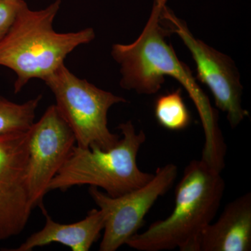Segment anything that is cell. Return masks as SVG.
<instances>
[{"label": "cell", "instance_id": "8", "mask_svg": "<svg viewBox=\"0 0 251 251\" xmlns=\"http://www.w3.org/2000/svg\"><path fill=\"white\" fill-rule=\"evenodd\" d=\"M76 144L75 135L55 105L29 129L27 184L33 208L43 206L48 187Z\"/></svg>", "mask_w": 251, "mask_h": 251}, {"label": "cell", "instance_id": "11", "mask_svg": "<svg viewBox=\"0 0 251 251\" xmlns=\"http://www.w3.org/2000/svg\"><path fill=\"white\" fill-rule=\"evenodd\" d=\"M43 213L46 217L44 227L31 234L20 247L8 251H30L36 247L57 243L73 251H88L105 227V215L100 209H92L85 219L72 224H59L46 210Z\"/></svg>", "mask_w": 251, "mask_h": 251}, {"label": "cell", "instance_id": "3", "mask_svg": "<svg viewBox=\"0 0 251 251\" xmlns=\"http://www.w3.org/2000/svg\"><path fill=\"white\" fill-rule=\"evenodd\" d=\"M60 4V0H56L39 11L29 9L25 4L0 41V66L16 74L15 93L33 79L45 80L64 64L73 50L95 38L92 28L69 33L54 30V20Z\"/></svg>", "mask_w": 251, "mask_h": 251}, {"label": "cell", "instance_id": "5", "mask_svg": "<svg viewBox=\"0 0 251 251\" xmlns=\"http://www.w3.org/2000/svg\"><path fill=\"white\" fill-rule=\"evenodd\" d=\"M44 82L54 94L59 113L74 132L77 146L108 150L118 143L120 136L108 128V113L112 105L126 103L125 98L79 78L64 64Z\"/></svg>", "mask_w": 251, "mask_h": 251}, {"label": "cell", "instance_id": "9", "mask_svg": "<svg viewBox=\"0 0 251 251\" xmlns=\"http://www.w3.org/2000/svg\"><path fill=\"white\" fill-rule=\"evenodd\" d=\"M29 138V130L0 135V242L21 234L34 209L27 184Z\"/></svg>", "mask_w": 251, "mask_h": 251}, {"label": "cell", "instance_id": "2", "mask_svg": "<svg viewBox=\"0 0 251 251\" xmlns=\"http://www.w3.org/2000/svg\"><path fill=\"white\" fill-rule=\"evenodd\" d=\"M225 188L221 171L202 159L193 160L176 186L170 216L135 234L126 244L140 251H198L201 234L217 214Z\"/></svg>", "mask_w": 251, "mask_h": 251}, {"label": "cell", "instance_id": "1", "mask_svg": "<svg viewBox=\"0 0 251 251\" xmlns=\"http://www.w3.org/2000/svg\"><path fill=\"white\" fill-rule=\"evenodd\" d=\"M167 1L153 0L148 23L134 42L112 46V58L120 65V86L125 90L150 95L161 90L165 77L177 80L189 94L201 117L204 134L201 159L212 166H223L226 145L218 124L217 112L190 68L178 58L167 41L172 33L161 18Z\"/></svg>", "mask_w": 251, "mask_h": 251}, {"label": "cell", "instance_id": "12", "mask_svg": "<svg viewBox=\"0 0 251 251\" xmlns=\"http://www.w3.org/2000/svg\"><path fill=\"white\" fill-rule=\"evenodd\" d=\"M42 96L23 103H14L0 96V135L27 131L34 123Z\"/></svg>", "mask_w": 251, "mask_h": 251}, {"label": "cell", "instance_id": "4", "mask_svg": "<svg viewBox=\"0 0 251 251\" xmlns=\"http://www.w3.org/2000/svg\"><path fill=\"white\" fill-rule=\"evenodd\" d=\"M122 138L108 150L82 148L75 145L67 161L51 180L48 191H66L75 186L101 188L108 196L117 198L141 187L153 175L138 168L137 156L146 140L143 130L137 133L133 122L119 126Z\"/></svg>", "mask_w": 251, "mask_h": 251}, {"label": "cell", "instance_id": "6", "mask_svg": "<svg viewBox=\"0 0 251 251\" xmlns=\"http://www.w3.org/2000/svg\"><path fill=\"white\" fill-rule=\"evenodd\" d=\"M161 17L172 34H177L191 52L196 62V80L211 91L216 106L226 113L230 126L237 127L249 112L242 107L243 86L232 59L195 37L186 23L167 4L162 9Z\"/></svg>", "mask_w": 251, "mask_h": 251}, {"label": "cell", "instance_id": "14", "mask_svg": "<svg viewBox=\"0 0 251 251\" xmlns=\"http://www.w3.org/2000/svg\"><path fill=\"white\" fill-rule=\"evenodd\" d=\"M23 0H0V41L7 34L21 7Z\"/></svg>", "mask_w": 251, "mask_h": 251}, {"label": "cell", "instance_id": "10", "mask_svg": "<svg viewBox=\"0 0 251 251\" xmlns=\"http://www.w3.org/2000/svg\"><path fill=\"white\" fill-rule=\"evenodd\" d=\"M251 250V193L236 198L201 234L198 251Z\"/></svg>", "mask_w": 251, "mask_h": 251}, {"label": "cell", "instance_id": "13", "mask_svg": "<svg viewBox=\"0 0 251 251\" xmlns=\"http://www.w3.org/2000/svg\"><path fill=\"white\" fill-rule=\"evenodd\" d=\"M154 113L158 123L170 130H184L191 122V114L181 95V89L158 97Z\"/></svg>", "mask_w": 251, "mask_h": 251}, {"label": "cell", "instance_id": "7", "mask_svg": "<svg viewBox=\"0 0 251 251\" xmlns=\"http://www.w3.org/2000/svg\"><path fill=\"white\" fill-rule=\"evenodd\" d=\"M177 175V166L168 163L158 168L146 184L117 198L90 186L91 197L105 215L103 237L99 251H117L138 233L148 211L158 198L169 191Z\"/></svg>", "mask_w": 251, "mask_h": 251}]
</instances>
